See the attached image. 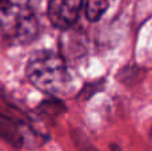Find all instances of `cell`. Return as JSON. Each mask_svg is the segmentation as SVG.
<instances>
[{"label": "cell", "instance_id": "6da1fadb", "mask_svg": "<svg viewBox=\"0 0 152 151\" xmlns=\"http://www.w3.org/2000/svg\"><path fill=\"white\" fill-rule=\"evenodd\" d=\"M29 82L51 96L66 95L71 90V75L63 56L52 51H37L27 63Z\"/></svg>", "mask_w": 152, "mask_h": 151}, {"label": "cell", "instance_id": "7a4b0ae2", "mask_svg": "<svg viewBox=\"0 0 152 151\" xmlns=\"http://www.w3.org/2000/svg\"><path fill=\"white\" fill-rule=\"evenodd\" d=\"M0 29L12 43L34 39L39 31L34 0H0Z\"/></svg>", "mask_w": 152, "mask_h": 151}, {"label": "cell", "instance_id": "3957f363", "mask_svg": "<svg viewBox=\"0 0 152 151\" xmlns=\"http://www.w3.org/2000/svg\"><path fill=\"white\" fill-rule=\"evenodd\" d=\"M81 8V0H50L48 1V19L60 29H67L77 20Z\"/></svg>", "mask_w": 152, "mask_h": 151}, {"label": "cell", "instance_id": "277c9868", "mask_svg": "<svg viewBox=\"0 0 152 151\" xmlns=\"http://www.w3.org/2000/svg\"><path fill=\"white\" fill-rule=\"evenodd\" d=\"M110 0H87L86 16L89 21H97L105 13Z\"/></svg>", "mask_w": 152, "mask_h": 151}]
</instances>
